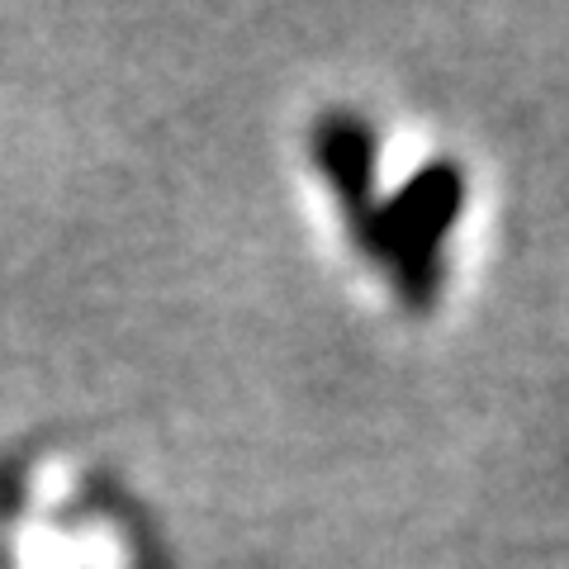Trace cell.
<instances>
[{
    "label": "cell",
    "instance_id": "obj_1",
    "mask_svg": "<svg viewBox=\"0 0 569 569\" xmlns=\"http://www.w3.org/2000/svg\"><path fill=\"white\" fill-rule=\"evenodd\" d=\"M466 204V171L456 162H427L395 200H380L361 252L389 276L403 309L427 313L441 290V252Z\"/></svg>",
    "mask_w": 569,
    "mask_h": 569
},
{
    "label": "cell",
    "instance_id": "obj_2",
    "mask_svg": "<svg viewBox=\"0 0 569 569\" xmlns=\"http://www.w3.org/2000/svg\"><path fill=\"white\" fill-rule=\"evenodd\" d=\"M313 167L328 181L337 209L347 213V228L361 247L370 219L380 209L376 190V133L356 110H328L313 123Z\"/></svg>",
    "mask_w": 569,
    "mask_h": 569
}]
</instances>
